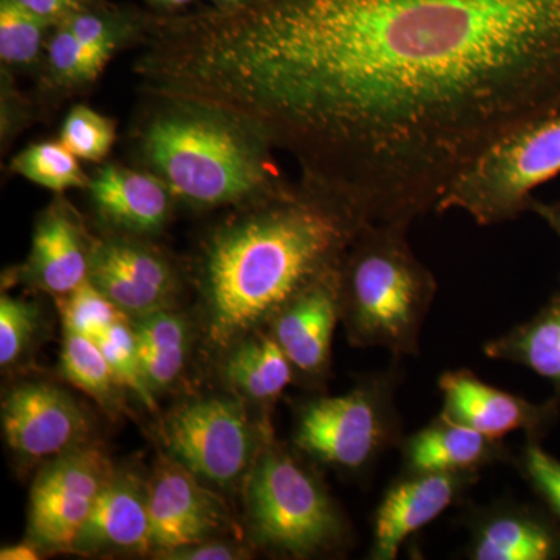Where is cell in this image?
<instances>
[{
  "label": "cell",
  "instance_id": "6da1fadb",
  "mask_svg": "<svg viewBox=\"0 0 560 560\" xmlns=\"http://www.w3.org/2000/svg\"><path fill=\"white\" fill-rule=\"evenodd\" d=\"M165 101L289 151L366 223L434 210L512 131L560 110V0H254L151 21Z\"/></svg>",
  "mask_w": 560,
  "mask_h": 560
},
{
  "label": "cell",
  "instance_id": "7a4b0ae2",
  "mask_svg": "<svg viewBox=\"0 0 560 560\" xmlns=\"http://www.w3.org/2000/svg\"><path fill=\"white\" fill-rule=\"evenodd\" d=\"M366 221L304 183L245 206L210 235L201 265L210 345L256 334L302 291L338 270Z\"/></svg>",
  "mask_w": 560,
  "mask_h": 560
},
{
  "label": "cell",
  "instance_id": "3957f363",
  "mask_svg": "<svg viewBox=\"0 0 560 560\" xmlns=\"http://www.w3.org/2000/svg\"><path fill=\"white\" fill-rule=\"evenodd\" d=\"M165 102L143 130L142 151L175 197L209 209L248 206L290 189L259 131L212 106Z\"/></svg>",
  "mask_w": 560,
  "mask_h": 560
},
{
  "label": "cell",
  "instance_id": "277c9868",
  "mask_svg": "<svg viewBox=\"0 0 560 560\" xmlns=\"http://www.w3.org/2000/svg\"><path fill=\"white\" fill-rule=\"evenodd\" d=\"M407 234L404 224H363L342 259L341 320L357 348L419 355L438 282L416 257Z\"/></svg>",
  "mask_w": 560,
  "mask_h": 560
},
{
  "label": "cell",
  "instance_id": "5b68a950",
  "mask_svg": "<svg viewBox=\"0 0 560 560\" xmlns=\"http://www.w3.org/2000/svg\"><path fill=\"white\" fill-rule=\"evenodd\" d=\"M246 511L254 540L305 559L341 544L346 528L323 482L280 447L261 448L246 477Z\"/></svg>",
  "mask_w": 560,
  "mask_h": 560
},
{
  "label": "cell",
  "instance_id": "8992f818",
  "mask_svg": "<svg viewBox=\"0 0 560 560\" xmlns=\"http://www.w3.org/2000/svg\"><path fill=\"white\" fill-rule=\"evenodd\" d=\"M560 175V110L529 121L497 142L447 191L436 212L469 215L480 226L529 210L533 191Z\"/></svg>",
  "mask_w": 560,
  "mask_h": 560
},
{
  "label": "cell",
  "instance_id": "52a82bcc",
  "mask_svg": "<svg viewBox=\"0 0 560 560\" xmlns=\"http://www.w3.org/2000/svg\"><path fill=\"white\" fill-rule=\"evenodd\" d=\"M394 377L370 378L348 394L318 397L298 416L294 444L318 463L359 471L397 440Z\"/></svg>",
  "mask_w": 560,
  "mask_h": 560
},
{
  "label": "cell",
  "instance_id": "ba28073f",
  "mask_svg": "<svg viewBox=\"0 0 560 560\" xmlns=\"http://www.w3.org/2000/svg\"><path fill=\"white\" fill-rule=\"evenodd\" d=\"M164 441L173 460L217 488H232L248 477L261 451L256 427L230 397L176 408L165 422Z\"/></svg>",
  "mask_w": 560,
  "mask_h": 560
},
{
  "label": "cell",
  "instance_id": "9c48e42d",
  "mask_svg": "<svg viewBox=\"0 0 560 560\" xmlns=\"http://www.w3.org/2000/svg\"><path fill=\"white\" fill-rule=\"evenodd\" d=\"M105 453L83 444L51 458L31 489L28 540L43 551H70L113 474Z\"/></svg>",
  "mask_w": 560,
  "mask_h": 560
},
{
  "label": "cell",
  "instance_id": "30bf717a",
  "mask_svg": "<svg viewBox=\"0 0 560 560\" xmlns=\"http://www.w3.org/2000/svg\"><path fill=\"white\" fill-rule=\"evenodd\" d=\"M2 430L22 459H51L86 444L91 425L79 401L46 382L22 383L2 401Z\"/></svg>",
  "mask_w": 560,
  "mask_h": 560
},
{
  "label": "cell",
  "instance_id": "8fae6325",
  "mask_svg": "<svg viewBox=\"0 0 560 560\" xmlns=\"http://www.w3.org/2000/svg\"><path fill=\"white\" fill-rule=\"evenodd\" d=\"M149 493L151 550L160 555L212 539L228 526L219 497L171 456L154 471Z\"/></svg>",
  "mask_w": 560,
  "mask_h": 560
},
{
  "label": "cell",
  "instance_id": "7c38bea8",
  "mask_svg": "<svg viewBox=\"0 0 560 560\" xmlns=\"http://www.w3.org/2000/svg\"><path fill=\"white\" fill-rule=\"evenodd\" d=\"M444 397L441 415L503 441L508 434L525 431L528 441H539L558 418L559 399L533 401L495 388L467 370L448 371L440 377Z\"/></svg>",
  "mask_w": 560,
  "mask_h": 560
},
{
  "label": "cell",
  "instance_id": "4fadbf2b",
  "mask_svg": "<svg viewBox=\"0 0 560 560\" xmlns=\"http://www.w3.org/2000/svg\"><path fill=\"white\" fill-rule=\"evenodd\" d=\"M88 280L128 318L168 308L176 278L168 261L143 245L105 241L91 249Z\"/></svg>",
  "mask_w": 560,
  "mask_h": 560
},
{
  "label": "cell",
  "instance_id": "5bb4252c",
  "mask_svg": "<svg viewBox=\"0 0 560 560\" xmlns=\"http://www.w3.org/2000/svg\"><path fill=\"white\" fill-rule=\"evenodd\" d=\"M478 480V474H410L393 482L374 522L372 560H394L401 545L436 521Z\"/></svg>",
  "mask_w": 560,
  "mask_h": 560
},
{
  "label": "cell",
  "instance_id": "9a60e30c",
  "mask_svg": "<svg viewBox=\"0 0 560 560\" xmlns=\"http://www.w3.org/2000/svg\"><path fill=\"white\" fill-rule=\"evenodd\" d=\"M341 267L294 298L271 320V335L294 372L320 378L330 366L335 327L341 319Z\"/></svg>",
  "mask_w": 560,
  "mask_h": 560
},
{
  "label": "cell",
  "instance_id": "2e32d148",
  "mask_svg": "<svg viewBox=\"0 0 560 560\" xmlns=\"http://www.w3.org/2000/svg\"><path fill=\"white\" fill-rule=\"evenodd\" d=\"M149 499V486L138 477L113 470L70 551L95 556L151 550Z\"/></svg>",
  "mask_w": 560,
  "mask_h": 560
},
{
  "label": "cell",
  "instance_id": "e0dca14e",
  "mask_svg": "<svg viewBox=\"0 0 560 560\" xmlns=\"http://www.w3.org/2000/svg\"><path fill=\"white\" fill-rule=\"evenodd\" d=\"M92 202L103 220L131 234H153L167 223L172 190L156 175L106 165L90 180Z\"/></svg>",
  "mask_w": 560,
  "mask_h": 560
},
{
  "label": "cell",
  "instance_id": "ac0fdd59",
  "mask_svg": "<svg viewBox=\"0 0 560 560\" xmlns=\"http://www.w3.org/2000/svg\"><path fill=\"white\" fill-rule=\"evenodd\" d=\"M504 459L508 451L503 442L444 415L404 444L405 467L410 474H478Z\"/></svg>",
  "mask_w": 560,
  "mask_h": 560
},
{
  "label": "cell",
  "instance_id": "d6986e66",
  "mask_svg": "<svg viewBox=\"0 0 560 560\" xmlns=\"http://www.w3.org/2000/svg\"><path fill=\"white\" fill-rule=\"evenodd\" d=\"M560 556V534L550 523L521 506L482 511L471 526L474 560H551Z\"/></svg>",
  "mask_w": 560,
  "mask_h": 560
},
{
  "label": "cell",
  "instance_id": "ffe728a7",
  "mask_svg": "<svg viewBox=\"0 0 560 560\" xmlns=\"http://www.w3.org/2000/svg\"><path fill=\"white\" fill-rule=\"evenodd\" d=\"M91 250L79 224L62 209H51L33 234L27 271L39 289L65 296L86 282Z\"/></svg>",
  "mask_w": 560,
  "mask_h": 560
},
{
  "label": "cell",
  "instance_id": "44dd1931",
  "mask_svg": "<svg viewBox=\"0 0 560 560\" xmlns=\"http://www.w3.org/2000/svg\"><path fill=\"white\" fill-rule=\"evenodd\" d=\"M482 350L488 359L522 364L547 378L560 397V291L533 318Z\"/></svg>",
  "mask_w": 560,
  "mask_h": 560
},
{
  "label": "cell",
  "instance_id": "7402d4cb",
  "mask_svg": "<svg viewBox=\"0 0 560 560\" xmlns=\"http://www.w3.org/2000/svg\"><path fill=\"white\" fill-rule=\"evenodd\" d=\"M143 377L151 393H161L178 381L189 349V327L178 313L162 308L132 324Z\"/></svg>",
  "mask_w": 560,
  "mask_h": 560
},
{
  "label": "cell",
  "instance_id": "603a6c76",
  "mask_svg": "<svg viewBox=\"0 0 560 560\" xmlns=\"http://www.w3.org/2000/svg\"><path fill=\"white\" fill-rule=\"evenodd\" d=\"M224 374L246 399L268 405L293 382L294 370L271 334H253L234 346Z\"/></svg>",
  "mask_w": 560,
  "mask_h": 560
},
{
  "label": "cell",
  "instance_id": "cb8c5ba5",
  "mask_svg": "<svg viewBox=\"0 0 560 560\" xmlns=\"http://www.w3.org/2000/svg\"><path fill=\"white\" fill-rule=\"evenodd\" d=\"M61 372L66 381L90 394L105 408L117 407L120 382L110 370L97 342L75 331L65 330Z\"/></svg>",
  "mask_w": 560,
  "mask_h": 560
},
{
  "label": "cell",
  "instance_id": "d4e9b609",
  "mask_svg": "<svg viewBox=\"0 0 560 560\" xmlns=\"http://www.w3.org/2000/svg\"><path fill=\"white\" fill-rule=\"evenodd\" d=\"M77 160L61 142H40L21 151L11 162V171L54 191L90 187Z\"/></svg>",
  "mask_w": 560,
  "mask_h": 560
},
{
  "label": "cell",
  "instance_id": "484cf974",
  "mask_svg": "<svg viewBox=\"0 0 560 560\" xmlns=\"http://www.w3.org/2000/svg\"><path fill=\"white\" fill-rule=\"evenodd\" d=\"M54 25L18 0H0V60L9 68H25L39 57L44 36Z\"/></svg>",
  "mask_w": 560,
  "mask_h": 560
},
{
  "label": "cell",
  "instance_id": "4316f807",
  "mask_svg": "<svg viewBox=\"0 0 560 560\" xmlns=\"http://www.w3.org/2000/svg\"><path fill=\"white\" fill-rule=\"evenodd\" d=\"M109 58L81 43L66 25L58 24L47 46L51 79L62 86H80L97 79Z\"/></svg>",
  "mask_w": 560,
  "mask_h": 560
},
{
  "label": "cell",
  "instance_id": "83f0119b",
  "mask_svg": "<svg viewBox=\"0 0 560 560\" xmlns=\"http://www.w3.org/2000/svg\"><path fill=\"white\" fill-rule=\"evenodd\" d=\"M110 370L124 388L131 389L147 407H153L154 396L147 386L140 364L135 330L127 319L117 320L94 338Z\"/></svg>",
  "mask_w": 560,
  "mask_h": 560
},
{
  "label": "cell",
  "instance_id": "f1b7e54d",
  "mask_svg": "<svg viewBox=\"0 0 560 560\" xmlns=\"http://www.w3.org/2000/svg\"><path fill=\"white\" fill-rule=\"evenodd\" d=\"M60 311L65 330L75 331L92 340L110 324L128 319L90 280L60 296Z\"/></svg>",
  "mask_w": 560,
  "mask_h": 560
},
{
  "label": "cell",
  "instance_id": "f546056e",
  "mask_svg": "<svg viewBox=\"0 0 560 560\" xmlns=\"http://www.w3.org/2000/svg\"><path fill=\"white\" fill-rule=\"evenodd\" d=\"M60 142L80 160L102 161L116 142V127L97 110L75 106L62 124Z\"/></svg>",
  "mask_w": 560,
  "mask_h": 560
},
{
  "label": "cell",
  "instance_id": "4dcf8cb0",
  "mask_svg": "<svg viewBox=\"0 0 560 560\" xmlns=\"http://www.w3.org/2000/svg\"><path fill=\"white\" fill-rule=\"evenodd\" d=\"M39 326L38 307L32 302L2 294L0 298V366L21 359Z\"/></svg>",
  "mask_w": 560,
  "mask_h": 560
},
{
  "label": "cell",
  "instance_id": "1f68e13d",
  "mask_svg": "<svg viewBox=\"0 0 560 560\" xmlns=\"http://www.w3.org/2000/svg\"><path fill=\"white\" fill-rule=\"evenodd\" d=\"M522 466L533 488L560 518V460L545 452L539 441H528Z\"/></svg>",
  "mask_w": 560,
  "mask_h": 560
},
{
  "label": "cell",
  "instance_id": "d6a6232c",
  "mask_svg": "<svg viewBox=\"0 0 560 560\" xmlns=\"http://www.w3.org/2000/svg\"><path fill=\"white\" fill-rule=\"evenodd\" d=\"M25 9L39 18L50 22L51 25L61 24L80 11L90 10L103 0H18Z\"/></svg>",
  "mask_w": 560,
  "mask_h": 560
},
{
  "label": "cell",
  "instance_id": "836d02e7",
  "mask_svg": "<svg viewBox=\"0 0 560 560\" xmlns=\"http://www.w3.org/2000/svg\"><path fill=\"white\" fill-rule=\"evenodd\" d=\"M243 556H245L243 551L238 550L235 545L209 539L165 552L164 558L171 560H235L242 559Z\"/></svg>",
  "mask_w": 560,
  "mask_h": 560
},
{
  "label": "cell",
  "instance_id": "e575fe53",
  "mask_svg": "<svg viewBox=\"0 0 560 560\" xmlns=\"http://www.w3.org/2000/svg\"><path fill=\"white\" fill-rule=\"evenodd\" d=\"M529 210H533L539 219L544 220L560 238V201L545 202L533 198Z\"/></svg>",
  "mask_w": 560,
  "mask_h": 560
},
{
  "label": "cell",
  "instance_id": "d590c367",
  "mask_svg": "<svg viewBox=\"0 0 560 560\" xmlns=\"http://www.w3.org/2000/svg\"><path fill=\"white\" fill-rule=\"evenodd\" d=\"M40 548L32 540L22 541V544L9 545L0 551L2 560H36L40 559Z\"/></svg>",
  "mask_w": 560,
  "mask_h": 560
},
{
  "label": "cell",
  "instance_id": "8d00e7d4",
  "mask_svg": "<svg viewBox=\"0 0 560 560\" xmlns=\"http://www.w3.org/2000/svg\"><path fill=\"white\" fill-rule=\"evenodd\" d=\"M153 9L162 11V14H173L184 7L190 5L195 0H145Z\"/></svg>",
  "mask_w": 560,
  "mask_h": 560
},
{
  "label": "cell",
  "instance_id": "74e56055",
  "mask_svg": "<svg viewBox=\"0 0 560 560\" xmlns=\"http://www.w3.org/2000/svg\"><path fill=\"white\" fill-rule=\"evenodd\" d=\"M213 7H235L242 5V3L254 2V0H210Z\"/></svg>",
  "mask_w": 560,
  "mask_h": 560
}]
</instances>
